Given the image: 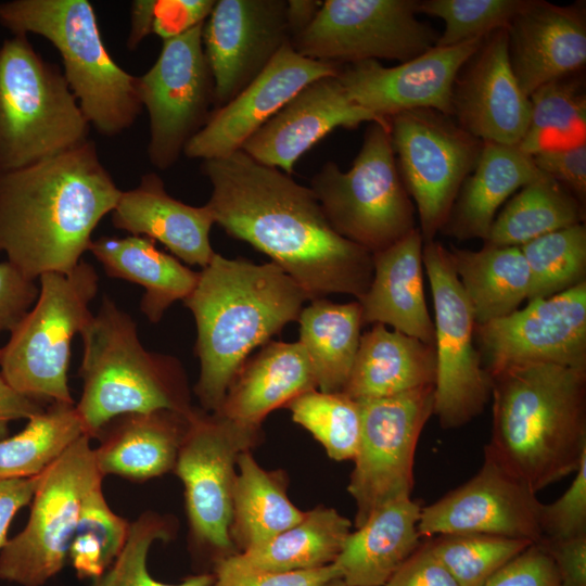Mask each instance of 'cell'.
<instances>
[{
  "label": "cell",
  "mask_w": 586,
  "mask_h": 586,
  "mask_svg": "<svg viewBox=\"0 0 586 586\" xmlns=\"http://www.w3.org/2000/svg\"><path fill=\"white\" fill-rule=\"evenodd\" d=\"M201 169L215 224L269 256L308 301L329 294L358 301L367 292L372 254L332 229L310 188L242 150L203 161Z\"/></svg>",
  "instance_id": "6da1fadb"
},
{
  "label": "cell",
  "mask_w": 586,
  "mask_h": 586,
  "mask_svg": "<svg viewBox=\"0 0 586 586\" xmlns=\"http://www.w3.org/2000/svg\"><path fill=\"white\" fill-rule=\"evenodd\" d=\"M120 193L89 139L0 173V252L33 280L47 272L68 273Z\"/></svg>",
  "instance_id": "7a4b0ae2"
},
{
  "label": "cell",
  "mask_w": 586,
  "mask_h": 586,
  "mask_svg": "<svg viewBox=\"0 0 586 586\" xmlns=\"http://www.w3.org/2000/svg\"><path fill=\"white\" fill-rule=\"evenodd\" d=\"M305 301L302 288L276 264L214 254L183 300L196 324L194 393L204 411H219L250 353L297 320Z\"/></svg>",
  "instance_id": "3957f363"
},
{
  "label": "cell",
  "mask_w": 586,
  "mask_h": 586,
  "mask_svg": "<svg viewBox=\"0 0 586 586\" xmlns=\"http://www.w3.org/2000/svg\"><path fill=\"white\" fill-rule=\"evenodd\" d=\"M491 398L484 455L535 493L575 473L586 456V369L512 367L492 377Z\"/></svg>",
  "instance_id": "277c9868"
},
{
  "label": "cell",
  "mask_w": 586,
  "mask_h": 586,
  "mask_svg": "<svg viewBox=\"0 0 586 586\" xmlns=\"http://www.w3.org/2000/svg\"><path fill=\"white\" fill-rule=\"evenodd\" d=\"M79 335L82 358L78 372L82 392L75 406L90 438L122 415L193 411L180 362L171 356L146 351L133 319L110 297H103L97 314H92Z\"/></svg>",
  "instance_id": "5b68a950"
},
{
  "label": "cell",
  "mask_w": 586,
  "mask_h": 586,
  "mask_svg": "<svg viewBox=\"0 0 586 586\" xmlns=\"http://www.w3.org/2000/svg\"><path fill=\"white\" fill-rule=\"evenodd\" d=\"M0 23L13 35L36 34L55 47L82 114L101 135L116 136L133 125L142 109L138 77L107 52L89 1L1 2Z\"/></svg>",
  "instance_id": "8992f818"
},
{
  "label": "cell",
  "mask_w": 586,
  "mask_h": 586,
  "mask_svg": "<svg viewBox=\"0 0 586 586\" xmlns=\"http://www.w3.org/2000/svg\"><path fill=\"white\" fill-rule=\"evenodd\" d=\"M89 123L61 68L27 35L0 47V173L31 165L88 140Z\"/></svg>",
  "instance_id": "52a82bcc"
},
{
  "label": "cell",
  "mask_w": 586,
  "mask_h": 586,
  "mask_svg": "<svg viewBox=\"0 0 586 586\" xmlns=\"http://www.w3.org/2000/svg\"><path fill=\"white\" fill-rule=\"evenodd\" d=\"M38 297L0 348V373L23 395L41 404H75L67 371L71 344L92 316L99 277L85 260L68 273L39 278Z\"/></svg>",
  "instance_id": "ba28073f"
},
{
  "label": "cell",
  "mask_w": 586,
  "mask_h": 586,
  "mask_svg": "<svg viewBox=\"0 0 586 586\" xmlns=\"http://www.w3.org/2000/svg\"><path fill=\"white\" fill-rule=\"evenodd\" d=\"M314 192L332 229L370 254L413 231L415 205L400 177L391 128L369 123L352 167L327 162L313 177Z\"/></svg>",
  "instance_id": "9c48e42d"
},
{
  "label": "cell",
  "mask_w": 586,
  "mask_h": 586,
  "mask_svg": "<svg viewBox=\"0 0 586 586\" xmlns=\"http://www.w3.org/2000/svg\"><path fill=\"white\" fill-rule=\"evenodd\" d=\"M260 426L195 409L174 472L184 488L189 543L193 555L212 563L237 555L229 528L239 456L254 447Z\"/></svg>",
  "instance_id": "30bf717a"
},
{
  "label": "cell",
  "mask_w": 586,
  "mask_h": 586,
  "mask_svg": "<svg viewBox=\"0 0 586 586\" xmlns=\"http://www.w3.org/2000/svg\"><path fill=\"white\" fill-rule=\"evenodd\" d=\"M87 434L38 475L28 521L0 550V579L43 586L68 562V550L86 496L103 475Z\"/></svg>",
  "instance_id": "8fae6325"
},
{
  "label": "cell",
  "mask_w": 586,
  "mask_h": 586,
  "mask_svg": "<svg viewBox=\"0 0 586 586\" xmlns=\"http://www.w3.org/2000/svg\"><path fill=\"white\" fill-rule=\"evenodd\" d=\"M422 262L435 314L434 415L443 429H456L483 412L492 395V375L474 345L473 309L448 250L436 241L424 242Z\"/></svg>",
  "instance_id": "7c38bea8"
},
{
  "label": "cell",
  "mask_w": 586,
  "mask_h": 586,
  "mask_svg": "<svg viewBox=\"0 0 586 586\" xmlns=\"http://www.w3.org/2000/svg\"><path fill=\"white\" fill-rule=\"evenodd\" d=\"M388 120L398 170L416 205L423 242L434 241L479 160L483 141L451 116L431 109L403 112Z\"/></svg>",
  "instance_id": "4fadbf2b"
},
{
  "label": "cell",
  "mask_w": 586,
  "mask_h": 586,
  "mask_svg": "<svg viewBox=\"0 0 586 586\" xmlns=\"http://www.w3.org/2000/svg\"><path fill=\"white\" fill-rule=\"evenodd\" d=\"M417 0H326L290 41L302 56L340 66L368 60H412L438 34L417 20Z\"/></svg>",
  "instance_id": "5bb4252c"
},
{
  "label": "cell",
  "mask_w": 586,
  "mask_h": 586,
  "mask_svg": "<svg viewBox=\"0 0 586 586\" xmlns=\"http://www.w3.org/2000/svg\"><path fill=\"white\" fill-rule=\"evenodd\" d=\"M357 402L361 431L347 485L355 528L382 506L410 497L418 440L434 415V386Z\"/></svg>",
  "instance_id": "9a60e30c"
},
{
  "label": "cell",
  "mask_w": 586,
  "mask_h": 586,
  "mask_svg": "<svg viewBox=\"0 0 586 586\" xmlns=\"http://www.w3.org/2000/svg\"><path fill=\"white\" fill-rule=\"evenodd\" d=\"M203 23L163 40L152 67L138 77L150 119L148 155L158 169L171 167L214 110V80L203 44Z\"/></svg>",
  "instance_id": "2e32d148"
},
{
  "label": "cell",
  "mask_w": 586,
  "mask_h": 586,
  "mask_svg": "<svg viewBox=\"0 0 586 586\" xmlns=\"http://www.w3.org/2000/svg\"><path fill=\"white\" fill-rule=\"evenodd\" d=\"M474 340L492 377L535 364L586 369V281L475 324Z\"/></svg>",
  "instance_id": "e0dca14e"
},
{
  "label": "cell",
  "mask_w": 586,
  "mask_h": 586,
  "mask_svg": "<svg viewBox=\"0 0 586 586\" xmlns=\"http://www.w3.org/2000/svg\"><path fill=\"white\" fill-rule=\"evenodd\" d=\"M542 505L535 492L484 455L473 477L421 508L418 532L421 538L487 534L537 543Z\"/></svg>",
  "instance_id": "ac0fdd59"
},
{
  "label": "cell",
  "mask_w": 586,
  "mask_h": 586,
  "mask_svg": "<svg viewBox=\"0 0 586 586\" xmlns=\"http://www.w3.org/2000/svg\"><path fill=\"white\" fill-rule=\"evenodd\" d=\"M286 5V0L215 2L202 30L214 80V110L240 93L290 42Z\"/></svg>",
  "instance_id": "d6986e66"
},
{
  "label": "cell",
  "mask_w": 586,
  "mask_h": 586,
  "mask_svg": "<svg viewBox=\"0 0 586 586\" xmlns=\"http://www.w3.org/2000/svg\"><path fill=\"white\" fill-rule=\"evenodd\" d=\"M485 37L449 47L435 46L392 67L375 60L343 65L336 76L347 97L380 119L390 122L396 114L418 109L453 117L455 80Z\"/></svg>",
  "instance_id": "ffe728a7"
},
{
  "label": "cell",
  "mask_w": 586,
  "mask_h": 586,
  "mask_svg": "<svg viewBox=\"0 0 586 586\" xmlns=\"http://www.w3.org/2000/svg\"><path fill=\"white\" fill-rule=\"evenodd\" d=\"M340 65L311 60L285 43L266 68L224 106L214 110L183 154L202 161L241 150L245 141L301 89L315 79L337 75Z\"/></svg>",
  "instance_id": "44dd1931"
},
{
  "label": "cell",
  "mask_w": 586,
  "mask_h": 586,
  "mask_svg": "<svg viewBox=\"0 0 586 586\" xmlns=\"http://www.w3.org/2000/svg\"><path fill=\"white\" fill-rule=\"evenodd\" d=\"M453 116L483 142L519 145L530 120V98L510 65L507 28L488 34L460 69L453 88Z\"/></svg>",
  "instance_id": "7402d4cb"
},
{
  "label": "cell",
  "mask_w": 586,
  "mask_h": 586,
  "mask_svg": "<svg viewBox=\"0 0 586 586\" xmlns=\"http://www.w3.org/2000/svg\"><path fill=\"white\" fill-rule=\"evenodd\" d=\"M362 123L390 122L355 104L336 75L306 85L242 145L256 162L293 173L298 158L336 128H356Z\"/></svg>",
  "instance_id": "603a6c76"
},
{
  "label": "cell",
  "mask_w": 586,
  "mask_h": 586,
  "mask_svg": "<svg viewBox=\"0 0 586 586\" xmlns=\"http://www.w3.org/2000/svg\"><path fill=\"white\" fill-rule=\"evenodd\" d=\"M512 72L530 95L543 85L577 74L586 63L584 2L530 0L507 28Z\"/></svg>",
  "instance_id": "cb8c5ba5"
},
{
  "label": "cell",
  "mask_w": 586,
  "mask_h": 586,
  "mask_svg": "<svg viewBox=\"0 0 586 586\" xmlns=\"http://www.w3.org/2000/svg\"><path fill=\"white\" fill-rule=\"evenodd\" d=\"M112 224L132 235L161 242L188 265L204 268L215 254L209 242L215 224L209 207L174 199L154 173L142 176L136 188L122 191L112 211Z\"/></svg>",
  "instance_id": "d4e9b609"
},
{
  "label": "cell",
  "mask_w": 586,
  "mask_h": 586,
  "mask_svg": "<svg viewBox=\"0 0 586 586\" xmlns=\"http://www.w3.org/2000/svg\"><path fill=\"white\" fill-rule=\"evenodd\" d=\"M423 239L419 228L372 254L373 273L358 300L362 323H382L426 344L434 343V323L423 289Z\"/></svg>",
  "instance_id": "484cf974"
},
{
  "label": "cell",
  "mask_w": 586,
  "mask_h": 586,
  "mask_svg": "<svg viewBox=\"0 0 586 586\" xmlns=\"http://www.w3.org/2000/svg\"><path fill=\"white\" fill-rule=\"evenodd\" d=\"M192 412L155 410L112 419L94 437L99 440L93 448L98 470L103 476L113 474L132 482L174 471Z\"/></svg>",
  "instance_id": "4316f807"
},
{
  "label": "cell",
  "mask_w": 586,
  "mask_h": 586,
  "mask_svg": "<svg viewBox=\"0 0 586 586\" xmlns=\"http://www.w3.org/2000/svg\"><path fill=\"white\" fill-rule=\"evenodd\" d=\"M311 390H317L316 378L300 342L269 341L241 366L215 413L260 426L269 412Z\"/></svg>",
  "instance_id": "83f0119b"
},
{
  "label": "cell",
  "mask_w": 586,
  "mask_h": 586,
  "mask_svg": "<svg viewBox=\"0 0 586 586\" xmlns=\"http://www.w3.org/2000/svg\"><path fill=\"white\" fill-rule=\"evenodd\" d=\"M421 507L410 497L377 509L346 537L332 563L351 586H385L396 570L419 548Z\"/></svg>",
  "instance_id": "f1b7e54d"
},
{
  "label": "cell",
  "mask_w": 586,
  "mask_h": 586,
  "mask_svg": "<svg viewBox=\"0 0 586 586\" xmlns=\"http://www.w3.org/2000/svg\"><path fill=\"white\" fill-rule=\"evenodd\" d=\"M435 373L434 345L374 323L360 335L342 393L355 400L388 397L434 386Z\"/></svg>",
  "instance_id": "f546056e"
},
{
  "label": "cell",
  "mask_w": 586,
  "mask_h": 586,
  "mask_svg": "<svg viewBox=\"0 0 586 586\" xmlns=\"http://www.w3.org/2000/svg\"><path fill=\"white\" fill-rule=\"evenodd\" d=\"M545 176L519 145L483 142L442 229L459 240L487 238L499 206L518 189Z\"/></svg>",
  "instance_id": "4dcf8cb0"
},
{
  "label": "cell",
  "mask_w": 586,
  "mask_h": 586,
  "mask_svg": "<svg viewBox=\"0 0 586 586\" xmlns=\"http://www.w3.org/2000/svg\"><path fill=\"white\" fill-rule=\"evenodd\" d=\"M106 275L141 285L140 309L151 322L162 319L176 301H183L195 288L199 272L155 246L142 235L101 237L89 250Z\"/></svg>",
  "instance_id": "1f68e13d"
},
{
  "label": "cell",
  "mask_w": 586,
  "mask_h": 586,
  "mask_svg": "<svg viewBox=\"0 0 586 586\" xmlns=\"http://www.w3.org/2000/svg\"><path fill=\"white\" fill-rule=\"evenodd\" d=\"M447 250L476 326L515 311L528 298L531 273L519 246L484 245L469 251L450 244Z\"/></svg>",
  "instance_id": "d6a6232c"
},
{
  "label": "cell",
  "mask_w": 586,
  "mask_h": 586,
  "mask_svg": "<svg viewBox=\"0 0 586 586\" xmlns=\"http://www.w3.org/2000/svg\"><path fill=\"white\" fill-rule=\"evenodd\" d=\"M286 486L282 470L263 469L250 450L239 456L229 528L238 553L259 546L304 518L305 511L289 499Z\"/></svg>",
  "instance_id": "836d02e7"
},
{
  "label": "cell",
  "mask_w": 586,
  "mask_h": 586,
  "mask_svg": "<svg viewBox=\"0 0 586 586\" xmlns=\"http://www.w3.org/2000/svg\"><path fill=\"white\" fill-rule=\"evenodd\" d=\"M352 522L333 508L318 506L271 539L227 559L265 572H293L329 565L339 556L352 532Z\"/></svg>",
  "instance_id": "e575fe53"
},
{
  "label": "cell",
  "mask_w": 586,
  "mask_h": 586,
  "mask_svg": "<svg viewBox=\"0 0 586 586\" xmlns=\"http://www.w3.org/2000/svg\"><path fill=\"white\" fill-rule=\"evenodd\" d=\"M300 344L304 348L317 390L343 392L349 378L360 340L362 323L358 301L337 304L313 300L298 318Z\"/></svg>",
  "instance_id": "d590c367"
},
{
  "label": "cell",
  "mask_w": 586,
  "mask_h": 586,
  "mask_svg": "<svg viewBox=\"0 0 586 586\" xmlns=\"http://www.w3.org/2000/svg\"><path fill=\"white\" fill-rule=\"evenodd\" d=\"M585 220V204L555 179L543 176L524 186L495 218L484 245L521 246Z\"/></svg>",
  "instance_id": "8d00e7d4"
},
{
  "label": "cell",
  "mask_w": 586,
  "mask_h": 586,
  "mask_svg": "<svg viewBox=\"0 0 586 586\" xmlns=\"http://www.w3.org/2000/svg\"><path fill=\"white\" fill-rule=\"evenodd\" d=\"M84 434L75 404H49L21 432L0 441V480L40 474Z\"/></svg>",
  "instance_id": "74e56055"
},
{
  "label": "cell",
  "mask_w": 586,
  "mask_h": 586,
  "mask_svg": "<svg viewBox=\"0 0 586 586\" xmlns=\"http://www.w3.org/2000/svg\"><path fill=\"white\" fill-rule=\"evenodd\" d=\"M578 74L549 81L530 95V120L519 143L524 153L586 143L585 81Z\"/></svg>",
  "instance_id": "f35d334b"
},
{
  "label": "cell",
  "mask_w": 586,
  "mask_h": 586,
  "mask_svg": "<svg viewBox=\"0 0 586 586\" xmlns=\"http://www.w3.org/2000/svg\"><path fill=\"white\" fill-rule=\"evenodd\" d=\"M531 273L528 302L561 293L586 281V227L574 225L521 246Z\"/></svg>",
  "instance_id": "ab89813d"
},
{
  "label": "cell",
  "mask_w": 586,
  "mask_h": 586,
  "mask_svg": "<svg viewBox=\"0 0 586 586\" xmlns=\"http://www.w3.org/2000/svg\"><path fill=\"white\" fill-rule=\"evenodd\" d=\"M130 522L107 505L102 484L85 498L68 550V563L81 579L102 575L122 551Z\"/></svg>",
  "instance_id": "60d3db41"
},
{
  "label": "cell",
  "mask_w": 586,
  "mask_h": 586,
  "mask_svg": "<svg viewBox=\"0 0 586 586\" xmlns=\"http://www.w3.org/2000/svg\"><path fill=\"white\" fill-rule=\"evenodd\" d=\"M292 420L306 429L336 461L353 460L356 455L361 415L357 400L344 393L311 390L285 405Z\"/></svg>",
  "instance_id": "b9f144b4"
},
{
  "label": "cell",
  "mask_w": 586,
  "mask_h": 586,
  "mask_svg": "<svg viewBox=\"0 0 586 586\" xmlns=\"http://www.w3.org/2000/svg\"><path fill=\"white\" fill-rule=\"evenodd\" d=\"M177 532V521L168 514L144 511L130 522L127 540L113 564L89 586H208L213 573L190 575L178 584H166L151 576L146 559L155 540L169 542Z\"/></svg>",
  "instance_id": "7bdbcfd3"
},
{
  "label": "cell",
  "mask_w": 586,
  "mask_h": 586,
  "mask_svg": "<svg viewBox=\"0 0 586 586\" xmlns=\"http://www.w3.org/2000/svg\"><path fill=\"white\" fill-rule=\"evenodd\" d=\"M533 542L487 534L441 535L428 542L460 586H483Z\"/></svg>",
  "instance_id": "ee69618b"
},
{
  "label": "cell",
  "mask_w": 586,
  "mask_h": 586,
  "mask_svg": "<svg viewBox=\"0 0 586 586\" xmlns=\"http://www.w3.org/2000/svg\"><path fill=\"white\" fill-rule=\"evenodd\" d=\"M530 0H423L418 13L442 18L445 30L436 46L449 47L508 28Z\"/></svg>",
  "instance_id": "f6af8a7d"
},
{
  "label": "cell",
  "mask_w": 586,
  "mask_h": 586,
  "mask_svg": "<svg viewBox=\"0 0 586 586\" xmlns=\"http://www.w3.org/2000/svg\"><path fill=\"white\" fill-rule=\"evenodd\" d=\"M214 0H137L131 4V27L127 47L135 49L149 34L163 40L205 22Z\"/></svg>",
  "instance_id": "bcb514c9"
},
{
  "label": "cell",
  "mask_w": 586,
  "mask_h": 586,
  "mask_svg": "<svg viewBox=\"0 0 586 586\" xmlns=\"http://www.w3.org/2000/svg\"><path fill=\"white\" fill-rule=\"evenodd\" d=\"M570 487L553 502L542 505V538L566 539L586 535V456Z\"/></svg>",
  "instance_id": "7dc6e473"
},
{
  "label": "cell",
  "mask_w": 586,
  "mask_h": 586,
  "mask_svg": "<svg viewBox=\"0 0 586 586\" xmlns=\"http://www.w3.org/2000/svg\"><path fill=\"white\" fill-rule=\"evenodd\" d=\"M213 575L208 586H321L340 577L332 563L313 570L277 573L242 568L227 558L214 564Z\"/></svg>",
  "instance_id": "c3c4849f"
},
{
  "label": "cell",
  "mask_w": 586,
  "mask_h": 586,
  "mask_svg": "<svg viewBox=\"0 0 586 586\" xmlns=\"http://www.w3.org/2000/svg\"><path fill=\"white\" fill-rule=\"evenodd\" d=\"M483 586H560L556 565L537 542L500 568Z\"/></svg>",
  "instance_id": "681fc988"
},
{
  "label": "cell",
  "mask_w": 586,
  "mask_h": 586,
  "mask_svg": "<svg viewBox=\"0 0 586 586\" xmlns=\"http://www.w3.org/2000/svg\"><path fill=\"white\" fill-rule=\"evenodd\" d=\"M536 167L568 189L583 204L586 199V143L540 151L532 155Z\"/></svg>",
  "instance_id": "f907efd6"
},
{
  "label": "cell",
  "mask_w": 586,
  "mask_h": 586,
  "mask_svg": "<svg viewBox=\"0 0 586 586\" xmlns=\"http://www.w3.org/2000/svg\"><path fill=\"white\" fill-rule=\"evenodd\" d=\"M39 288L10 262L0 263V332L12 331L35 304Z\"/></svg>",
  "instance_id": "816d5d0a"
},
{
  "label": "cell",
  "mask_w": 586,
  "mask_h": 586,
  "mask_svg": "<svg viewBox=\"0 0 586 586\" xmlns=\"http://www.w3.org/2000/svg\"><path fill=\"white\" fill-rule=\"evenodd\" d=\"M385 586H460L433 555L428 542L396 570Z\"/></svg>",
  "instance_id": "f5cc1de1"
},
{
  "label": "cell",
  "mask_w": 586,
  "mask_h": 586,
  "mask_svg": "<svg viewBox=\"0 0 586 586\" xmlns=\"http://www.w3.org/2000/svg\"><path fill=\"white\" fill-rule=\"evenodd\" d=\"M539 543L556 565L560 586H586V535Z\"/></svg>",
  "instance_id": "db71d44e"
},
{
  "label": "cell",
  "mask_w": 586,
  "mask_h": 586,
  "mask_svg": "<svg viewBox=\"0 0 586 586\" xmlns=\"http://www.w3.org/2000/svg\"><path fill=\"white\" fill-rule=\"evenodd\" d=\"M38 475L0 480V550L9 540L8 531L13 518L20 509L30 504L38 484Z\"/></svg>",
  "instance_id": "11a10c76"
},
{
  "label": "cell",
  "mask_w": 586,
  "mask_h": 586,
  "mask_svg": "<svg viewBox=\"0 0 586 586\" xmlns=\"http://www.w3.org/2000/svg\"><path fill=\"white\" fill-rule=\"evenodd\" d=\"M44 405L13 388L0 373V441L9 436V423L29 419L44 410Z\"/></svg>",
  "instance_id": "9f6ffc18"
},
{
  "label": "cell",
  "mask_w": 586,
  "mask_h": 586,
  "mask_svg": "<svg viewBox=\"0 0 586 586\" xmlns=\"http://www.w3.org/2000/svg\"><path fill=\"white\" fill-rule=\"evenodd\" d=\"M322 1L289 0L286 18L291 39L304 30L317 14ZM290 39V41H291Z\"/></svg>",
  "instance_id": "6f0895ef"
},
{
  "label": "cell",
  "mask_w": 586,
  "mask_h": 586,
  "mask_svg": "<svg viewBox=\"0 0 586 586\" xmlns=\"http://www.w3.org/2000/svg\"><path fill=\"white\" fill-rule=\"evenodd\" d=\"M321 586H351V585L346 584L342 578L337 577L322 584Z\"/></svg>",
  "instance_id": "680465c9"
}]
</instances>
